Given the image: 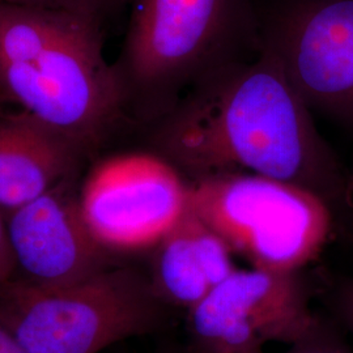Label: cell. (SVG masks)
Listing matches in <instances>:
<instances>
[{"mask_svg":"<svg viewBox=\"0 0 353 353\" xmlns=\"http://www.w3.org/2000/svg\"><path fill=\"white\" fill-rule=\"evenodd\" d=\"M0 112H1V110H0Z\"/></svg>","mask_w":353,"mask_h":353,"instance_id":"obj_18","label":"cell"},{"mask_svg":"<svg viewBox=\"0 0 353 353\" xmlns=\"http://www.w3.org/2000/svg\"><path fill=\"white\" fill-rule=\"evenodd\" d=\"M190 353V352H189Z\"/></svg>","mask_w":353,"mask_h":353,"instance_id":"obj_19","label":"cell"},{"mask_svg":"<svg viewBox=\"0 0 353 353\" xmlns=\"http://www.w3.org/2000/svg\"><path fill=\"white\" fill-rule=\"evenodd\" d=\"M237 270L233 252L191 207L152 249V288L166 305L189 310Z\"/></svg>","mask_w":353,"mask_h":353,"instance_id":"obj_11","label":"cell"},{"mask_svg":"<svg viewBox=\"0 0 353 353\" xmlns=\"http://www.w3.org/2000/svg\"><path fill=\"white\" fill-rule=\"evenodd\" d=\"M150 131L152 151L188 181L234 173L275 178L314 192L343 219L347 172L261 38L252 52L195 84Z\"/></svg>","mask_w":353,"mask_h":353,"instance_id":"obj_1","label":"cell"},{"mask_svg":"<svg viewBox=\"0 0 353 353\" xmlns=\"http://www.w3.org/2000/svg\"><path fill=\"white\" fill-rule=\"evenodd\" d=\"M79 176L4 214L14 280L63 288L112 267V252L90 234L79 205Z\"/></svg>","mask_w":353,"mask_h":353,"instance_id":"obj_9","label":"cell"},{"mask_svg":"<svg viewBox=\"0 0 353 353\" xmlns=\"http://www.w3.org/2000/svg\"><path fill=\"white\" fill-rule=\"evenodd\" d=\"M259 38L313 115L353 135V0H288Z\"/></svg>","mask_w":353,"mask_h":353,"instance_id":"obj_8","label":"cell"},{"mask_svg":"<svg viewBox=\"0 0 353 353\" xmlns=\"http://www.w3.org/2000/svg\"><path fill=\"white\" fill-rule=\"evenodd\" d=\"M283 353H353L331 323L319 316L313 330Z\"/></svg>","mask_w":353,"mask_h":353,"instance_id":"obj_12","label":"cell"},{"mask_svg":"<svg viewBox=\"0 0 353 353\" xmlns=\"http://www.w3.org/2000/svg\"><path fill=\"white\" fill-rule=\"evenodd\" d=\"M252 0H131L113 64L127 121L151 125L205 76L259 43Z\"/></svg>","mask_w":353,"mask_h":353,"instance_id":"obj_3","label":"cell"},{"mask_svg":"<svg viewBox=\"0 0 353 353\" xmlns=\"http://www.w3.org/2000/svg\"><path fill=\"white\" fill-rule=\"evenodd\" d=\"M330 305L341 326L353 335V278L341 279L334 284Z\"/></svg>","mask_w":353,"mask_h":353,"instance_id":"obj_14","label":"cell"},{"mask_svg":"<svg viewBox=\"0 0 353 353\" xmlns=\"http://www.w3.org/2000/svg\"><path fill=\"white\" fill-rule=\"evenodd\" d=\"M12 105L92 154L122 121L102 20L0 3V106Z\"/></svg>","mask_w":353,"mask_h":353,"instance_id":"obj_2","label":"cell"},{"mask_svg":"<svg viewBox=\"0 0 353 353\" xmlns=\"http://www.w3.org/2000/svg\"><path fill=\"white\" fill-rule=\"evenodd\" d=\"M117 1L118 0H0V3L84 14L97 17L102 21L103 16Z\"/></svg>","mask_w":353,"mask_h":353,"instance_id":"obj_13","label":"cell"},{"mask_svg":"<svg viewBox=\"0 0 353 353\" xmlns=\"http://www.w3.org/2000/svg\"><path fill=\"white\" fill-rule=\"evenodd\" d=\"M300 272L237 268L188 310L190 353H265L293 345L316 326Z\"/></svg>","mask_w":353,"mask_h":353,"instance_id":"obj_7","label":"cell"},{"mask_svg":"<svg viewBox=\"0 0 353 353\" xmlns=\"http://www.w3.org/2000/svg\"><path fill=\"white\" fill-rule=\"evenodd\" d=\"M89 156L75 140L26 113L0 112V211L10 212L80 176Z\"/></svg>","mask_w":353,"mask_h":353,"instance_id":"obj_10","label":"cell"},{"mask_svg":"<svg viewBox=\"0 0 353 353\" xmlns=\"http://www.w3.org/2000/svg\"><path fill=\"white\" fill-rule=\"evenodd\" d=\"M165 307L150 276L131 267L112 265L63 288L0 283V325L28 353H100L156 330Z\"/></svg>","mask_w":353,"mask_h":353,"instance_id":"obj_4","label":"cell"},{"mask_svg":"<svg viewBox=\"0 0 353 353\" xmlns=\"http://www.w3.org/2000/svg\"><path fill=\"white\" fill-rule=\"evenodd\" d=\"M189 183L191 210L255 268L301 272L335 225L327 203L290 182L234 173Z\"/></svg>","mask_w":353,"mask_h":353,"instance_id":"obj_5","label":"cell"},{"mask_svg":"<svg viewBox=\"0 0 353 353\" xmlns=\"http://www.w3.org/2000/svg\"><path fill=\"white\" fill-rule=\"evenodd\" d=\"M343 221H348L353 234V165L350 172H347V195H345V211L343 214Z\"/></svg>","mask_w":353,"mask_h":353,"instance_id":"obj_17","label":"cell"},{"mask_svg":"<svg viewBox=\"0 0 353 353\" xmlns=\"http://www.w3.org/2000/svg\"><path fill=\"white\" fill-rule=\"evenodd\" d=\"M14 274V263H13L11 248L7 236L6 219L4 214L0 211V283L11 280Z\"/></svg>","mask_w":353,"mask_h":353,"instance_id":"obj_15","label":"cell"},{"mask_svg":"<svg viewBox=\"0 0 353 353\" xmlns=\"http://www.w3.org/2000/svg\"><path fill=\"white\" fill-rule=\"evenodd\" d=\"M0 353H28L12 334L0 325Z\"/></svg>","mask_w":353,"mask_h":353,"instance_id":"obj_16","label":"cell"},{"mask_svg":"<svg viewBox=\"0 0 353 353\" xmlns=\"http://www.w3.org/2000/svg\"><path fill=\"white\" fill-rule=\"evenodd\" d=\"M79 205L105 250H152L189 211L190 183L156 152H125L90 168L79 190Z\"/></svg>","mask_w":353,"mask_h":353,"instance_id":"obj_6","label":"cell"}]
</instances>
